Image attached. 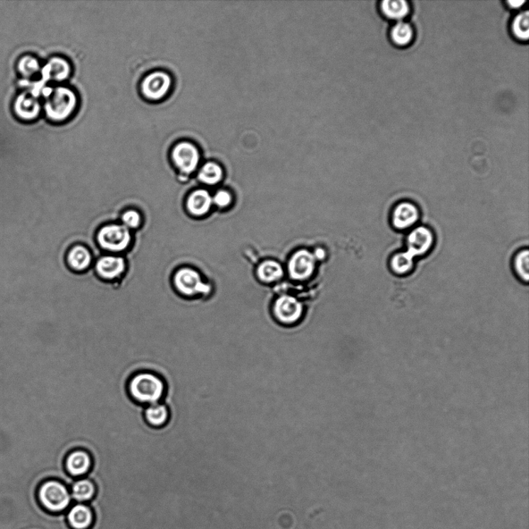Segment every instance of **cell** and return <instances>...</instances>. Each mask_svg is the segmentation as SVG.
Listing matches in <instances>:
<instances>
[{
    "label": "cell",
    "mask_w": 529,
    "mask_h": 529,
    "mask_svg": "<svg viewBox=\"0 0 529 529\" xmlns=\"http://www.w3.org/2000/svg\"><path fill=\"white\" fill-rule=\"evenodd\" d=\"M513 268L518 278L523 282L529 280V252L528 249L520 250L513 259Z\"/></svg>",
    "instance_id": "obj_24"
},
{
    "label": "cell",
    "mask_w": 529,
    "mask_h": 529,
    "mask_svg": "<svg viewBox=\"0 0 529 529\" xmlns=\"http://www.w3.org/2000/svg\"><path fill=\"white\" fill-rule=\"evenodd\" d=\"M435 234L431 229L418 225L411 230L406 238L407 251L415 258L430 253L435 245Z\"/></svg>",
    "instance_id": "obj_8"
},
{
    "label": "cell",
    "mask_w": 529,
    "mask_h": 529,
    "mask_svg": "<svg viewBox=\"0 0 529 529\" xmlns=\"http://www.w3.org/2000/svg\"><path fill=\"white\" fill-rule=\"evenodd\" d=\"M176 287L184 295H194L203 292L207 293L210 290L208 285L201 282L200 275L190 268H183L174 277Z\"/></svg>",
    "instance_id": "obj_13"
},
{
    "label": "cell",
    "mask_w": 529,
    "mask_h": 529,
    "mask_svg": "<svg viewBox=\"0 0 529 529\" xmlns=\"http://www.w3.org/2000/svg\"><path fill=\"white\" fill-rule=\"evenodd\" d=\"M144 417L147 423L154 428H161L169 422V409L163 402L145 406Z\"/></svg>",
    "instance_id": "obj_17"
},
{
    "label": "cell",
    "mask_w": 529,
    "mask_h": 529,
    "mask_svg": "<svg viewBox=\"0 0 529 529\" xmlns=\"http://www.w3.org/2000/svg\"><path fill=\"white\" fill-rule=\"evenodd\" d=\"M125 269L124 260L118 257L108 256L101 258L96 264L98 273L106 279H113Z\"/></svg>",
    "instance_id": "obj_15"
},
{
    "label": "cell",
    "mask_w": 529,
    "mask_h": 529,
    "mask_svg": "<svg viewBox=\"0 0 529 529\" xmlns=\"http://www.w3.org/2000/svg\"><path fill=\"white\" fill-rule=\"evenodd\" d=\"M316 258L306 250H301L292 256L289 264V271L292 279L306 280L313 274Z\"/></svg>",
    "instance_id": "obj_12"
},
{
    "label": "cell",
    "mask_w": 529,
    "mask_h": 529,
    "mask_svg": "<svg viewBox=\"0 0 529 529\" xmlns=\"http://www.w3.org/2000/svg\"><path fill=\"white\" fill-rule=\"evenodd\" d=\"M18 69L24 79H29L40 72V63L35 57L26 55L21 58Z\"/></svg>",
    "instance_id": "obj_27"
},
{
    "label": "cell",
    "mask_w": 529,
    "mask_h": 529,
    "mask_svg": "<svg viewBox=\"0 0 529 529\" xmlns=\"http://www.w3.org/2000/svg\"><path fill=\"white\" fill-rule=\"evenodd\" d=\"M223 176V167L216 162L209 161L201 167L198 178L208 186H214L222 181Z\"/></svg>",
    "instance_id": "obj_20"
},
{
    "label": "cell",
    "mask_w": 529,
    "mask_h": 529,
    "mask_svg": "<svg viewBox=\"0 0 529 529\" xmlns=\"http://www.w3.org/2000/svg\"><path fill=\"white\" fill-rule=\"evenodd\" d=\"M389 267L391 272L396 275H408L414 270L415 257L407 250L398 252L391 256Z\"/></svg>",
    "instance_id": "obj_18"
},
{
    "label": "cell",
    "mask_w": 529,
    "mask_h": 529,
    "mask_svg": "<svg viewBox=\"0 0 529 529\" xmlns=\"http://www.w3.org/2000/svg\"><path fill=\"white\" fill-rule=\"evenodd\" d=\"M69 62L61 57H53L45 64L40 70L41 79L36 83L33 91L40 94L49 82H61L68 79L71 74Z\"/></svg>",
    "instance_id": "obj_5"
},
{
    "label": "cell",
    "mask_w": 529,
    "mask_h": 529,
    "mask_svg": "<svg viewBox=\"0 0 529 529\" xmlns=\"http://www.w3.org/2000/svg\"><path fill=\"white\" fill-rule=\"evenodd\" d=\"M130 398L141 406H150L162 401L166 385L160 376L154 372L143 371L134 373L128 382Z\"/></svg>",
    "instance_id": "obj_1"
},
{
    "label": "cell",
    "mask_w": 529,
    "mask_h": 529,
    "mask_svg": "<svg viewBox=\"0 0 529 529\" xmlns=\"http://www.w3.org/2000/svg\"><path fill=\"white\" fill-rule=\"evenodd\" d=\"M232 197L228 191L225 190H221L217 191L213 201L215 204L220 207L228 206L231 204Z\"/></svg>",
    "instance_id": "obj_30"
},
{
    "label": "cell",
    "mask_w": 529,
    "mask_h": 529,
    "mask_svg": "<svg viewBox=\"0 0 529 529\" xmlns=\"http://www.w3.org/2000/svg\"><path fill=\"white\" fill-rule=\"evenodd\" d=\"M172 86L171 75L167 72L157 71L151 72L143 79L140 89L143 96L151 101L164 99Z\"/></svg>",
    "instance_id": "obj_6"
},
{
    "label": "cell",
    "mask_w": 529,
    "mask_h": 529,
    "mask_svg": "<svg viewBox=\"0 0 529 529\" xmlns=\"http://www.w3.org/2000/svg\"><path fill=\"white\" fill-rule=\"evenodd\" d=\"M391 38L394 43L399 46H406L413 38V30L406 22H399L392 28Z\"/></svg>",
    "instance_id": "obj_25"
},
{
    "label": "cell",
    "mask_w": 529,
    "mask_h": 529,
    "mask_svg": "<svg viewBox=\"0 0 529 529\" xmlns=\"http://www.w3.org/2000/svg\"><path fill=\"white\" fill-rule=\"evenodd\" d=\"M282 266L274 260H266L257 268L259 279L264 282H273L282 278Z\"/></svg>",
    "instance_id": "obj_23"
},
{
    "label": "cell",
    "mask_w": 529,
    "mask_h": 529,
    "mask_svg": "<svg viewBox=\"0 0 529 529\" xmlns=\"http://www.w3.org/2000/svg\"><path fill=\"white\" fill-rule=\"evenodd\" d=\"M325 250L323 249H317L315 252V254L313 255L316 260H323L325 257Z\"/></svg>",
    "instance_id": "obj_31"
},
{
    "label": "cell",
    "mask_w": 529,
    "mask_h": 529,
    "mask_svg": "<svg viewBox=\"0 0 529 529\" xmlns=\"http://www.w3.org/2000/svg\"><path fill=\"white\" fill-rule=\"evenodd\" d=\"M420 219L418 207L410 201H401L394 206L391 222L394 229L397 230H407L413 228Z\"/></svg>",
    "instance_id": "obj_10"
},
{
    "label": "cell",
    "mask_w": 529,
    "mask_h": 529,
    "mask_svg": "<svg viewBox=\"0 0 529 529\" xmlns=\"http://www.w3.org/2000/svg\"><path fill=\"white\" fill-rule=\"evenodd\" d=\"M508 4L512 8H518L525 4V1H508Z\"/></svg>",
    "instance_id": "obj_32"
},
{
    "label": "cell",
    "mask_w": 529,
    "mask_h": 529,
    "mask_svg": "<svg viewBox=\"0 0 529 529\" xmlns=\"http://www.w3.org/2000/svg\"><path fill=\"white\" fill-rule=\"evenodd\" d=\"M37 495L45 509L52 513L65 511L71 501L68 486L53 478H47L40 484Z\"/></svg>",
    "instance_id": "obj_3"
},
{
    "label": "cell",
    "mask_w": 529,
    "mask_h": 529,
    "mask_svg": "<svg viewBox=\"0 0 529 529\" xmlns=\"http://www.w3.org/2000/svg\"><path fill=\"white\" fill-rule=\"evenodd\" d=\"M45 98V111L50 121L60 123L69 119L77 107L74 91L65 87H46L41 92Z\"/></svg>",
    "instance_id": "obj_2"
},
{
    "label": "cell",
    "mask_w": 529,
    "mask_h": 529,
    "mask_svg": "<svg viewBox=\"0 0 529 529\" xmlns=\"http://www.w3.org/2000/svg\"><path fill=\"white\" fill-rule=\"evenodd\" d=\"M94 520V512L85 505L74 506L68 514L69 523L74 529H88Z\"/></svg>",
    "instance_id": "obj_16"
},
{
    "label": "cell",
    "mask_w": 529,
    "mask_h": 529,
    "mask_svg": "<svg viewBox=\"0 0 529 529\" xmlns=\"http://www.w3.org/2000/svg\"><path fill=\"white\" fill-rule=\"evenodd\" d=\"M304 306L294 297L284 296L277 299L274 306L276 321L284 326L298 324L304 315Z\"/></svg>",
    "instance_id": "obj_7"
},
{
    "label": "cell",
    "mask_w": 529,
    "mask_h": 529,
    "mask_svg": "<svg viewBox=\"0 0 529 529\" xmlns=\"http://www.w3.org/2000/svg\"><path fill=\"white\" fill-rule=\"evenodd\" d=\"M71 488L72 498L79 502L91 501L95 497L96 486L88 478L82 477L75 480Z\"/></svg>",
    "instance_id": "obj_21"
},
{
    "label": "cell",
    "mask_w": 529,
    "mask_h": 529,
    "mask_svg": "<svg viewBox=\"0 0 529 529\" xmlns=\"http://www.w3.org/2000/svg\"><path fill=\"white\" fill-rule=\"evenodd\" d=\"M213 204V199L204 189L197 190L190 195L187 201L189 212L195 216H204L208 212Z\"/></svg>",
    "instance_id": "obj_19"
},
{
    "label": "cell",
    "mask_w": 529,
    "mask_h": 529,
    "mask_svg": "<svg viewBox=\"0 0 529 529\" xmlns=\"http://www.w3.org/2000/svg\"><path fill=\"white\" fill-rule=\"evenodd\" d=\"M172 159L182 173L190 174L198 169L201 161L200 150L194 143L182 141L173 147Z\"/></svg>",
    "instance_id": "obj_4"
},
{
    "label": "cell",
    "mask_w": 529,
    "mask_h": 529,
    "mask_svg": "<svg viewBox=\"0 0 529 529\" xmlns=\"http://www.w3.org/2000/svg\"><path fill=\"white\" fill-rule=\"evenodd\" d=\"M92 467V458L87 450H72L64 460V467L67 474L77 479L87 475Z\"/></svg>",
    "instance_id": "obj_11"
},
{
    "label": "cell",
    "mask_w": 529,
    "mask_h": 529,
    "mask_svg": "<svg viewBox=\"0 0 529 529\" xmlns=\"http://www.w3.org/2000/svg\"><path fill=\"white\" fill-rule=\"evenodd\" d=\"M98 240L101 247L104 249L121 251L129 246L131 236L126 226L110 225L100 230Z\"/></svg>",
    "instance_id": "obj_9"
},
{
    "label": "cell",
    "mask_w": 529,
    "mask_h": 529,
    "mask_svg": "<svg viewBox=\"0 0 529 529\" xmlns=\"http://www.w3.org/2000/svg\"><path fill=\"white\" fill-rule=\"evenodd\" d=\"M13 111L19 119L30 121L39 116L41 106L37 98L22 94L16 99Z\"/></svg>",
    "instance_id": "obj_14"
},
{
    "label": "cell",
    "mask_w": 529,
    "mask_h": 529,
    "mask_svg": "<svg viewBox=\"0 0 529 529\" xmlns=\"http://www.w3.org/2000/svg\"><path fill=\"white\" fill-rule=\"evenodd\" d=\"M382 10L386 16L394 20L405 18L409 13V6L404 0H385Z\"/></svg>",
    "instance_id": "obj_22"
},
{
    "label": "cell",
    "mask_w": 529,
    "mask_h": 529,
    "mask_svg": "<svg viewBox=\"0 0 529 529\" xmlns=\"http://www.w3.org/2000/svg\"><path fill=\"white\" fill-rule=\"evenodd\" d=\"M91 255L83 247H74L69 255V263L77 270L85 269L91 263Z\"/></svg>",
    "instance_id": "obj_26"
},
{
    "label": "cell",
    "mask_w": 529,
    "mask_h": 529,
    "mask_svg": "<svg viewBox=\"0 0 529 529\" xmlns=\"http://www.w3.org/2000/svg\"><path fill=\"white\" fill-rule=\"evenodd\" d=\"M122 221L126 228H137L140 223V216L134 210H130L123 215Z\"/></svg>",
    "instance_id": "obj_29"
},
{
    "label": "cell",
    "mask_w": 529,
    "mask_h": 529,
    "mask_svg": "<svg viewBox=\"0 0 529 529\" xmlns=\"http://www.w3.org/2000/svg\"><path fill=\"white\" fill-rule=\"evenodd\" d=\"M514 35L520 40H526L529 37V13L518 14L512 24Z\"/></svg>",
    "instance_id": "obj_28"
}]
</instances>
